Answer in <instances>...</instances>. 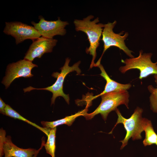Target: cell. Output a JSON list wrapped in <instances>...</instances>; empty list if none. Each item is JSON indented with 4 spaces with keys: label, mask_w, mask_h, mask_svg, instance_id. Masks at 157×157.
Here are the masks:
<instances>
[{
    "label": "cell",
    "mask_w": 157,
    "mask_h": 157,
    "mask_svg": "<svg viewBox=\"0 0 157 157\" xmlns=\"http://www.w3.org/2000/svg\"><path fill=\"white\" fill-rule=\"evenodd\" d=\"M38 67L32 61L25 59L10 64L7 66L5 76L1 83L7 89L16 78L20 77L26 78L33 76L31 70L34 67Z\"/></svg>",
    "instance_id": "obj_8"
},
{
    "label": "cell",
    "mask_w": 157,
    "mask_h": 157,
    "mask_svg": "<svg viewBox=\"0 0 157 157\" xmlns=\"http://www.w3.org/2000/svg\"><path fill=\"white\" fill-rule=\"evenodd\" d=\"M152 55L151 53L143 54L142 50H141L138 57L122 60V62L125 65L120 67L119 70L124 74L129 70L138 69L140 71L139 78L141 80L151 74L157 75V61L155 63L152 62Z\"/></svg>",
    "instance_id": "obj_5"
},
{
    "label": "cell",
    "mask_w": 157,
    "mask_h": 157,
    "mask_svg": "<svg viewBox=\"0 0 157 157\" xmlns=\"http://www.w3.org/2000/svg\"><path fill=\"white\" fill-rule=\"evenodd\" d=\"M87 109L79 111L74 115L69 116H66L64 118L52 122L42 121L41 122V124L43 128L47 129H53L57 126L65 124L68 126H71L75 120L76 118L81 116H84L87 113Z\"/></svg>",
    "instance_id": "obj_13"
},
{
    "label": "cell",
    "mask_w": 157,
    "mask_h": 157,
    "mask_svg": "<svg viewBox=\"0 0 157 157\" xmlns=\"http://www.w3.org/2000/svg\"><path fill=\"white\" fill-rule=\"evenodd\" d=\"M101 101L95 110L90 113H86L84 116L87 119H90L100 114L105 121L109 113L115 110L117 107L124 105L129 109V94L127 90H121L109 92L101 96Z\"/></svg>",
    "instance_id": "obj_3"
},
{
    "label": "cell",
    "mask_w": 157,
    "mask_h": 157,
    "mask_svg": "<svg viewBox=\"0 0 157 157\" xmlns=\"http://www.w3.org/2000/svg\"><path fill=\"white\" fill-rule=\"evenodd\" d=\"M33 41L24 57L32 62L35 58H40L44 53L52 52L58 40L41 37Z\"/></svg>",
    "instance_id": "obj_11"
},
{
    "label": "cell",
    "mask_w": 157,
    "mask_h": 157,
    "mask_svg": "<svg viewBox=\"0 0 157 157\" xmlns=\"http://www.w3.org/2000/svg\"><path fill=\"white\" fill-rule=\"evenodd\" d=\"M94 16L90 15L82 19H75L74 21L75 29L77 31H82L87 35L90 43L89 47L87 48L85 51L92 56L90 66L91 68L94 67V61L97 56L96 50L99 45V42L104 24L99 23L98 17L91 21Z\"/></svg>",
    "instance_id": "obj_1"
},
{
    "label": "cell",
    "mask_w": 157,
    "mask_h": 157,
    "mask_svg": "<svg viewBox=\"0 0 157 157\" xmlns=\"http://www.w3.org/2000/svg\"><path fill=\"white\" fill-rule=\"evenodd\" d=\"M101 71L100 75L106 80V83L104 91L99 94L92 97L91 100L106 93L111 92L129 89L131 87L130 83L126 84H121L111 79L106 72L104 67L101 64L98 66Z\"/></svg>",
    "instance_id": "obj_12"
},
{
    "label": "cell",
    "mask_w": 157,
    "mask_h": 157,
    "mask_svg": "<svg viewBox=\"0 0 157 157\" xmlns=\"http://www.w3.org/2000/svg\"><path fill=\"white\" fill-rule=\"evenodd\" d=\"M154 77L155 81L157 84V75H154ZM147 88L151 93L149 98L150 109L154 113H157V88H155L152 85H149Z\"/></svg>",
    "instance_id": "obj_17"
},
{
    "label": "cell",
    "mask_w": 157,
    "mask_h": 157,
    "mask_svg": "<svg viewBox=\"0 0 157 157\" xmlns=\"http://www.w3.org/2000/svg\"><path fill=\"white\" fill-rule=\"evenodd\" d=\"M144 131L145 136L143 141L144 146L145 147L155 144L157 141V134L154 131L150 120L146 126Z\"/></svg>",
    "instance_id": "obj_16"
},
{
    "label": "cell",
    "mask_w": 157,
    "mask_h": 157,
    "mask_svg": "<svg viewBox=\"0 0 157 157\" xmlns=\"http://www.w3.org/2000/svg\"><path fill=\"white\" fill-rule=\"evenodd\" d=\"M3 32L13 37L16 44L27 39L33 41L41 36L33 26L19 22H6Z\"/></svg>",
    "instance_id": "obj_7"
},
{
    "label": "cell",
    "mask_w": 157,
    "mask_h": 157,
    "mask_svg": "<svg viewBox=\"0 0 157 157\" xmlns=\"http://www.w3.org/2000/svg\"><path fill=\"white\" fill-rule=\"evenodd\" d=\"M6 104L3 101L2 99L0 98V112L4 115H5V108Z\"/></svg>",
    "instance_id": "obj_18"
},
{
    "label": "cell",
    "mask_w": 157,
    "mask_h": 157,
    "mask_svg": "<svg viewBox=\"0 0 157 157\" xmlns=\"http://www.w3.org/2000/svg\"><path fill=\"white\" fill-rule=\"evenodd\" d=\"M5 130H0V157H35L39 150L35 149H24L17 147L12 142L10 136H6Z\"/></svg>",
    "instance_id": "obj_10"
},
{
    "label": "cell",
    "mask_w": 157,
    "mask_h": 157,
    "mask_svg": "<svg viewBox=\"0 0 157 157\" xmlns=\"http://www.w3.org/2000/svg\"><path fill=\"white\" fill-rule=\"evenodd\" d=\"M56 127L50 129L47 142L44 145L46 152L52 157H55L56 150Z\"/></svg>",
    "instance_id": "obj_15"
},
{
    "label": "cell",
    "mask_w": 157,
    "mask_h": 157,
    "mask_svg": "<svg viewBox=\"0 0 157 157\" xmlns=\"http://www.w3.org/2000/svg\"><path fill=\"white\" fill-rule=\"evenodd\" d=\"M39 19L40 21L38 23L33 21L31 23L42 37L53 39L55 36H63L66 34L65 28L69 24L67 22L61 20L59 17L55 21H47L41 15L39 16Z\"/></svg>",
    "instance_id": "obj_9"
},
{
    "label": "cell",
    "mask_w": 157,
    "mask_h": 157,
    "mask_svg": "<svg viewBox=\"0 0 157 157\" xmlns=\"http://www.w3.org/2000/svg\"><path fill=\"white\" fill-rule=\"evenodd\" d=\"M70 59L67 58L64 65L60 68L61 72H55L52 76L57 78L55 83L52 85L44 88H37L31 86L23 89L24 92H29L33 90H44L49 91L52 93L51 98V105L54 103L56 98L59 96L63 97L67 103L69 104V97L68 94H65L63 90V85L65 77L69 73L76 71L77 75H79L81 71L79 67L81 61H79L74 64L72 66H69Z\"/></svg>",
    "instance_id": "obj_4"
},
{
    "label": "cell",
    "mask_w": 157,
    "mask_h": 157,
    "mask_svg": "<svg viewBox=\"0 0 157 157\" xmlns=\"http://www.w3.org/2000/svg\"><path fill=\"white\" fill-rule=\"evenodd\" d=\"M5 115L15 119H18L25 122L41 130L47 136H48L50 129H47L41 127L35 123L29 121L20 115L8 104H6L5 108Z\"/></svg>",
    "instance_id": "obj_14"
},
{
    "label": "cell",
    "mask_w": 157,
    "mask_h": 157,
    "mask_svg": "<svg viewBox=\"0 0 157 157\" xmlns=\"http://www.w3.org/2000/svg\"><path fill=\"white\" fill-rule=\"evenodd\" d=\"M117 23L115 20L113 22H108L104 24L102 33V40L104 43V49L100 58L95 64L94 67H98L101 63L102 57L105 52L110 47L115 46L122 50L131 58L134 57L132 54L133 51L129 50L126 46L124 40L128 36L129 34L126 32L124 35V31L116 33L113 31V29Z\"/></svg>",
    "instance_id": "obj_6"
},
{
    "label": "cell",
    "mask_w": 157,
    "mask_h": 157,
    "mask_svg": "<svg viewBox=\"0 0 157 157\" xmlns=\"http://www.w3.org/2000/svg\"><path fill=\"white\" fill-rule=\"evenodd\" d=\"M155 144L157 145V141Z\"/></svg>",
    "instance_id": "obj_19"
},
{
    "label": "cell",
    "mask_w": 157,
    "mask_h": 157,
    "mask_svg": "<svg viewBox=\"0 0 157 157\" xmlns=\"http://www.w3.org/2000/svg\"><path fill=\"white\" fill-rule=\"evenodd\" d=\"M115 111L118 116L117 121L112 130L109 133H112L113 129L118 124H123L126 131V134L124 139L120 141L122 143L120 147V149H122L127 144L130 138H131L133 140L142 138L141 133L144 131L150 120L142 117L143 110L139 107H136L130 117L128 119L123 117L117 108Z\"/></svg>",
    "instance_id": "obj_2"
}]
</instances>
